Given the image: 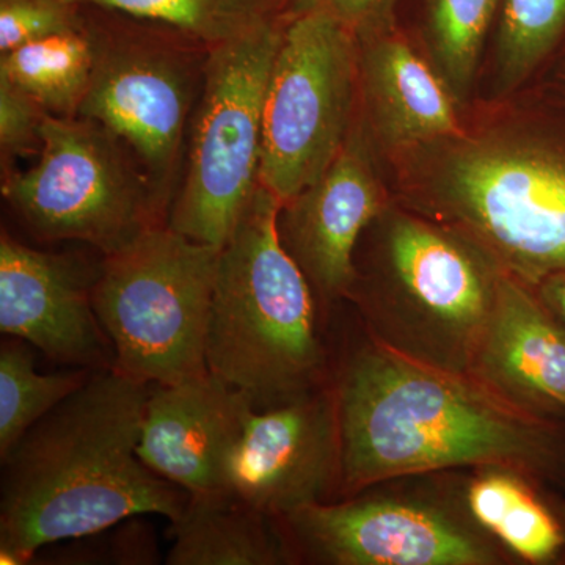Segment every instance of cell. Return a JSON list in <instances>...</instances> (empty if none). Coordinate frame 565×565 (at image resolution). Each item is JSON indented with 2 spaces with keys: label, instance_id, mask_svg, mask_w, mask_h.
<instances>
[{
  "label": "cell",
  "instance_id": "obj_7",
  "mask_svg": "<svg viewBox=\"0 0 565 565\" xmlns=\"http://www.w3.org/2000/svg\"><path fill=\"white\" fill-rule=\"evenodd\" d=\"M221 250L162 225L104 256L92 299L115 370L148 385L210 373L206 334Z\"/></svg>",
  "mask_w": 565,
  "mask_h": 565
},
{
  "label": "cell",
  "instance_id": "obj_23",
  "mask_svg": "<svg viewBox=\"0 0 565 565\" xmlns=\"http://www.w3.org/2000/svg\"><path fill=\"white\" fill-rule=\"evenodd\" d=\"M503 0H427L426 36L456 103L467 99L482 46Z\"/></svg>",
  "mask_w": 565,
  "mask_h": 565
},
{
  "label": "cell",
  "instance_id": "obj_16",
  "mask_svg": "<svg viewBox=\"0 0 565 565\" xmlns=\"http://www.w3.org/2000/svg\"><path fill=\"white\" fill-rule=\"evenodd\" d=\"M471 375L530 414L565 422V327L530 282L504 273Z\"/></svg>",
  "mask_w": 565,
  "mask_h": 565
},
{
  "label": "cell",
  "instance_id": "obj_2",
  "mask_svg": "<svg viewBox=\"0 0 565 565\" xmlns=\"http://www.w3.org/2000/svg\"><path fill=\"white\" fill-rule=\"evenodd\" d=\"M150 386L104 367L2 457L0 563L139 515L180 519L191 494L139 457Z\"/></svg>",
  "mask_w": 565,
  "mask_h": 565
},
{
  "label": "cell",
  "instance_id": "obj_1",
  "mask_svg": "<svg viewBox=\"0 0 565 565\" xmlns=\"http://www.w3.org/2000/svg\"><path fill=\"white\" fill-rule=\"evenodd\" d=\"M341 498L401 476L505 467L565 487V422L509 403L455 373L363 340L332 374Z\"/></svg>",
  "mask_w": 565,
  "mask_h": 565
},
{
  "label": "cell",
  "instance_id": "obj_20",
  "mask_svg": "<svg viewBox=\"0 0 565 565\" xmlns=\"http://www.w3.org/2000/svg\"><path fill=\"white\" fill-rule=\"evenodd\" d=\"M95 51L87 25L22 44L0 55V76L47 114L77 117L90 85Z\"/></svg>",
  "mask_w": 565,
  "mask_h": 565
},
{
  "label": "cell",
  "instance_id": "obj_10",
  "mask_svg": "<svg viewBox=\"0 0 565 565\" xmlns=\"http://www.w3.org/2000/svg\"><path fill=\"white\" fill-rule=\"evenodd\" d=\"M2 195L41 239L81 241L104 256L169 217L131 150L82 117L50 115L35 166L2 174Z\"/></svg>",
  "mask_w": 565,
  "mask_h": 565
},
{
  "label": "cell",
  "instance_id": "obj_5",
  "mask_svg": "<svg viewBox=\"0 0 565 565\" xmlns=\"http://www.w3.org/2000/svg\"><path fill=\"white\" fill-rule=\"evenodd\" d=\"M374 250L348 300L364 332L416 362L471 374L504 270L462 234L411 210L370 223Z\"/></svg>",
  "mask_w": 565,
  "mask_h": 565
},
{
  "label": "cell",
  "instance_id": "obj_15",
  "mask_svg": "<svg viewBox=\"0 0 565 565\" xmlns=\"http://www.w3.org/2000/svg\"><path fill=\"white\" fill-rule=\"evenodd\" d=\"M250 401L207 373L151 385L137 452L141 462L189 494L228 490V463Z\"/></svg>",
  "mask_w": 565,
  "mask_h": 565
},
{
  "label": "cell",
  "instance_id": "obj_9",
  "mask_svg": "<svg viewBox=\"0 0 565 565\" xmlns=\"http://www.w3.org/2000/svg\"><path fill=\"white\" fill-rule=\"evenodd\" d=\"M288 14L211 47L167 225L222 248L259 185L264 104Z\"/></svg>",
  "mask_w": 565,
  "mask_h": 565
},
{
  "label": "cell",
  "instance_id": "obj_18",
  "mask_svg": "<svg viewBox=\"0 0 565 565\" xmlns=\"http://www.w3.org/2000/svg\"><path fill=\"white\" fill-rule=\"evenodd\" d=\"M170 565L294 564L280 520L228 492L191 494L170 527Z\"/></svg>",
  "mask_w": 565,
  "mask_h": 565
},
{
  "label": "cell",
  "instance_id": "obj_12",
  "mask_svg": "<svg viewBox=\"0 0 565 565\" xmlns=\"http://www.w3.org/2000/svg\"><path fill=\"white\" fill-rule=\"evenodd\" d=\"M228 492L275 520L340 500L341 435L333 384L245 414Z\"/></svg>",
  "mask_w": 565,
  "mask_h": 565
},
{
  "label": "cell",
  "instance_id": "obj_3",
  "mask_svg": "<svg viewBox=\"0 0 565 565\" xmlns=\"http://www.w3.org/2000/svg\"><path fill=\"white\" fill-rule=\"evenodd\" d=\"M423 156L407 207L537 285L565 273V125L460 136L414 148Z\"/></svg>",
  "mask_w": 565,
  "mask_h": 565
},
{
  "label": "cell",
  "instance_id": "obj_19",
  "mask_svg": "<svg viewBox=\"0 0 565 565\" xmlns=\"http://www.w3.org/2000/svg\"><path fill=\"white\" fill-rule=\"evenodd\" d=\"M541 487L512 468L482 467L468 475L470 511L520 563L553 564L565 557L563 523Z\"/></svg>",
  "mask_w": 565,
  "mask_h": 565
},
{
  "label": "cell",
  "instance_id": "obj_21",
  "mask_svg": "<svg viewBox=\"0 0 565 565\" xmlns=\"http://www.w3.org/2000/svg\"><path fill=\"white\" fill-rule=\"evenodd\" d=\"M156 22L207 50L288 14L291 0H66Z\"/></svg>",
  "mask_w": 565,
  "mask_h": 565
},
{
  "label": "cell",
  "instance_id": "obj_25",
  "mask_svg": "<svg viewBox=\"0 0 565 565\" xmlns=\"http://www.w3.org/2000/svg\"><path fill=\"white\" fill-rule=\"evenodd\" d=\"M82 24V7L66 0H0V52L6 54Z\"/></svg>",
  "mask_w": 565,
  "mask_h": 565
},
{
  "label": "cell",
  "instance_id": "obj_28",
  "mask_svg": "<svg viewBox=\"0 0 565 565\" xmlns=\"http://www.w3.org/2000/svg\"><path fill=\"white\" fill-rule=\"evenodd\" d=\"M534 289L539 299L565 327V273L548 275Z\"/></svg>",
  "mask_w": 565,
  "mask_h": 565
},
{
  "label": "cell",
  "instance_id": "obj_27",
  "mask_svg": "<svg viewBox=\"0 0 565 565\" xmlns=\"http://www.w3.org/2000/svg\"><path fill=\"white\" fill-rule=\"evenodd\" d=\"M394 6L396 0H291L289 11H321L363 36L393 28Z\"/></svg>",
  "mask_w": 565,
  "mask_h": 565
},
{
  "label": "cell",
  "instance_id": "obj_4",
  "mask_svg": "<svg viewBox=\"0 0 565 565\" xmlns=\"http://www.w3.org/2000/svg\"><path fill=\"white\" fill-rule=\"evenodd\" d=\"M281 203L259 184L218 256L206 363L256 411L332 382L319 302L278 234Z\"/></svg>",
  "mask_w": 565,
  "mask_h": 565
},
{
  "label": "cell",
  "instance_id": "obj_26",
  "mask_svg": "<svg viewBox=\"0 0 565 565\" xmlns=\"http://www.w3.org/2000/svg\"><path fill=\"white\" fill-rule=\"evenodd\" d=\"M32 96L0 76V152L2 174L13 170L14 159L41 148V129L50 117Z\"/></svg>",
  "mask_w": 565,
  "mask_h": 565
},
{
  "label": "cell",
  "instance_id": "obj_24",
  "mask_svg": "<svg viewBox=\"0 0 565 565\" xmlns=\"http://www.w3.org/2000/svg\"><path fill=\"white\" fill-rule=\"evenodd\" d=\"M497 70L501 92L525 82L565 36V0H503Z\"/></svg>",
  "mask_w": 565,
  "mask_h": 565
},
{
  "label": "cell",
  "instance_id": "obj_17",
  "mask_svg": "<svg viewBox=\"0 0 565 565\" xmlns=\"http://www.w3.org/2000/svg\"><path fill=\"white\" fill-rule=\"evenodd\" d=\"M359 85L375 139L394 151H408L460 136L459 118L440 74L388 28L356 36Z\"/></svg>",
  "mask_w": 565,
  "mask_h": 565
},
{
  "label": "cell",
  "instance_id": "obj_22",
  "mask_svg": "<svg viewBox=\"0 0 565 565\" xmlns=\"http://www.w3.org/2000/svg\"><path fill=\"white\" fill-rule=\"evenodd\" d=\"M25 344L13 338L0 348V459L92 374H40Z\"/></svg>",
  "mask_w": 565,
  "mask_h": 565
},
{
  "label": "cell",
  "instance_id": "obj_11",
  "mask_svg": "<svg viewBox=\"0 0 565 565\" xmlns=\"http://www.w3.org/2000/svg\"><path fill=\"white\" fill-rule=\"evenodd\" d=\"M355 33L321 11H288L264 104L259 184L281 206L326 173L352 131Z\"/></svg>",
  "mask_w": 565,
  "mask_h": 565
},
{
  "label": "cell",
  "instance_id": "obj_13",
  "mask_svg": "<svg viewBox=\"0 0 565 565\" xmlns=\"http://www.w3.org/2000/svg\"><path fill=\"white\" fill-rule=\"evenodd\" d=\"M386 207L362 132L353 128L326 173L282 204V247L302 269L319 305L348 300L360 237Z\"/></svg>",
  "mask_w": 565,
  "mask_h": 565
},
{
  "label": "cell",
  "instance_id": "obj_8",
  "mask_svg": "<svg viewBox=\"0 0 565 565\" xmlns=\"http://www.w3.org/2000/svg\"><path fill=\"white\" fill-rule=\"evenodd\" d=\"M81 7L95 65L77 117L131 150L170 211L210 50L166 25Z\"/></svg>",
  "mask_w": 565,
  "mask_h": 565
},
{
  "label": "cell",
  "instance_id": "obj_6",
  "mask_svg": "<svg viewBox=\"0 0 565 565\" xmlns=\"http://www.w3.org/2000/svg\"><path fill=\"white\" fill-rule=\"evenodd\" d=\"M465 470L401 476L280 520L294 563L509 565L519 559L476 520Z\"/></svg>",
  "mask_w": 565,
  "mask_h": 565
},
{
  "label": "cell",
  "instance_id": "obj_14",
  "mask_svg": "<svg viewBox=\"0 0 565 565\" xmlns=\"http://www.w3.org/2000/svg\"><path fill=\"white\" fill-rule=\"evenodd\" d=\"M95 275L70 256L36 250L0 236V332L55 362L114 367L109 338L93 308Z\"/></svg>",
  "mask_w": 565,
  "mask_h": 565
},
{
  "label": "cell",
  "instance_id": "obj_29",
  "mask_svg": "<svg viewBox=\"0 0 565 565\" xmlns=\"http://www.w3.org/2000/svg\"><path fill=\"white\" fill-rule=\"evenodd\" d=\"M553 508H555L557 516H559L561 523H563L565 530V503L559 500H552Z\"/></svg>",
  "mask_w": 565,
  "mask_h": 565
}]
</instances>
